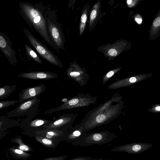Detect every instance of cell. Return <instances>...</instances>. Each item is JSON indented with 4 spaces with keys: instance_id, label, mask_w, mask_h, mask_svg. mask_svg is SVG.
<instances>
[{
    "instance_id": "obj_1",
    "label": "cell",
    "mask_w": 160,
    "mask_h": 160,
    "mask_svg": "<svg viewBox=\"0 0 160 160\" xmlns=\"http://www.w3.org/2000/svg\"><path fill=\"white\" fill-rule=\"evenodd\" d=\"M122 98L118 93H115L105 103L88 112L81 122L85 132L107 124L119 116L123 108Z\"/></svg>"
},
{
    "instance_id": "obj_2",
    "label": "cell",
    "mask_w": 160,
    "mask_h": 160,
    "mask_svg": "<svg viewBox=\"0 0 160 160\" xmlns=\"http://www.w3.org/2000/svg\"><path fill=\"white\" fill-rule=\"evenodd\" d=\"M20 13L30 27L32 26L44 40L57 51L49 34L43 13L38 8L28 2L19 3Z\"/></svg>"
},
{
    "instance_id": "obj_3",
    "label": "cell",
    "mask_w": 160,
    "mask_h": 160,
    "mask_svg": "<svg viewBox=\"0 0 160 160\" xmlns=\"http://www.w3.org/2000/svg\"><path fill=\"white\" fill-rule=\"evenodd\" d=\"M117 137L115 133L108 130L85 133L81 137L72 142L74 146L87 147L93 145H102L113 141Z\"/></svg>"
},
{
    "instance_id": "obj_4",
    "label": "cell",
    "mask_w": 160,
    "mask_h": 160,
    "mask_svg": "<svg viewBox=\"0 0 160 160\" xmlns=\"http://www.w3.org/2000/svg\"><path fill=\"white\" fill-rule=\"evenodd\" d=\"M97 101V96H91L89 93H78L60 106L47 110L44 114H50L60 111L88 106L90 105L95 104Z\"/></svg>"
},
{
    "instance_id": "obj_5",
    "label": "cell",
    "mask_w": 160,
    "mask_h": 160,
    "mask_svg": "<svg viewBox=\"0 0 160 160\" xmlns=\"http://www.w3.org/2000/svg\"><path fill=\"white\" fill-rule=\"evenodd\" d=\"M40 101L39 99L35 98L20 103L14 109L8 112L7 116L10 118L25 116L26 117L21 120V122L31 120L38 113V105Z\"/></svg>"
},
{
    "instance_id": "obj_6",
    "label": "cell",
    "mask_w": 160,
    "mask_h": 160,
    "mask_svg": "<svg viewBox=\"0 0 160 160\" xmlns=\"http://www.w3.org/2000/svg\"><path fill=\"white\" fill-rule=\"evenodd\" d=\"M23 31L30 43L42 58L52 65L63 68L58 57L50 50L35 37L27 28H23Z\"/></svg>"
},
{
    "instance_id": "obj_7",
    "label": "cell",
    "mask_w": 160,
    "mask_h": 160,
    "mask_svg": "<svg viewBox=\"0 0 160 160\" xmlns=\"http://www.w3.org/2000/svg\"><path fill=\"white\" fill-rule=\"evenodd\" d=\"M131 46V43L126 40L121 39L112 44L101 46L98 50L102 52L109 61L117 57L123 51L130 49Z\"/></svg>"
},
{
    "instance_id": "obj_8",
    "label": "cell",
    "mask_w": 160,
    "mask_h": 160,
    "mask_svg": "<svg viewBox=\"0 0 160 160\" xmlns=\"http://www.w3.org/2000/svg\"><path fill=\"white\" fill-rule=\"evenodd\" d=\"M78 115V113H75L59 115L45 125L44 128L48 129L67 131L72 127L74 121Z\"/></svg>"
},
{
    "instance_id": "obj_9",
    "label": "cell",
    "mask_w": 160,
    "mask_h": 160,
    "mask_svg": "<svg viewBox=\"0 0 160 160\" xmlns=\"http://www.w3.org/2000/svg\"><path fill=\"white\" fill-rule=\"evenodd\" d=\"M44 17L49 34L56 46L57 51L60 49L64 50L65 39L60 25L47 17Z\"/></svg>"
},
{
    "instance_id": "obj_10",
    "label": "cell",
    "mask_w": 160,
    "mask_h": 160,
    "mask_svg": "<svg viewBox=\"0 0 160 160\" xmlns=\"http://www.w3.org/2000/svg\"><path fill=\"white\" fill-rule=\"evenodd\" d=\"M66 74L81 86L86 85L89 78V75L85 69L81 68L75 62L70 63L66 70Z\"/></svg>"
},
{
    "instance_id": "obj_11",
    "label": "cell",
    "mask_w": 160,
    "mask_h": 160,
    "mask_svg": "<svg viewBox=\"0 0 160 160\" xmlns=\"http://www.w3.org/2000/svg\"><path fill=\"white\" fill-rule=\"evenodd\" d=\"M151 143L133 142L114 148L110 151L112 152H123L128 153L139 154L150 148Z\"/></svg>"
},
{
    "instance_id": "obj_12",
    "label": "cell",
    "mask_w": 160,
    "mask_h": 160,
    "mask_svg": "<svg viewBox=\"0 0 160 160\" xmlns=\"http://www.w3.org/2000/svg\"><path fill=\"white\" fill-rule=\"evenodd\" d=\"M0 49L10 63L13 66L17 63L15 51L12 46V43L9 38L0 31Z\"/></svg>"
},
{
    "instance_id": "obj_13",
    "label": "cell",
    "mask_w": 160,
    "mask_h": 160,
    "mask_svg": "<svg viewBox=\"0 0 160 160\" xmlns=\"http://www.w3.org/2000/svg\"><path fill=\"white\" fill-rule=\"evenodd\" d=\"M46 88L45 85L40 83L36 86L22 89L18 95L20 103L38 97L43 93Z\"/></svg>"
},
{
    "instance_id": "obj_14",
    "label": "cell",
    "mask_w": 160,
    "mask_h": 160,
    "mask_svg": "<svg viewBox=\"0 0 160 160\" xmlns=\"http://www.w3.org/2000/svg\"><path fill=\"white\" fill-rule=\"evenodd\" d=\"M152 76V73L138 74L126 78L119 79L108 86L109 89H116L137 83Z\"/></svg>"
},
{
    "instance_id": "obj_15",
    "label": "cell",
    "mask_w": 160,
    "mask_h": 160,
    "mask_svg": "<svg viewBox=\"0 0 160 160\" xmlns=\"http://www.w3.org/2000/svg\"><path fill=\"white\" fill-rule=\"evenodd\" d=\"M18 77L32 80H49L58 78V75L49 71H30L21 73Z\"/></svg>"
},
{
    "instance_id": "obj_16",
    "label": "cell",
    "mask_w": 160,
    "mask_h": 160,
    "mask_svg": "<svg viewBox=\"0 0 160 160\" xmlns=\"http://www.w3.org/2000/svg\"><path fill=\"white\" fill-rule=\"evenodd\" d=\"M67 131H63L56 130H50L45 129L37 130L34 132L36 135L45 137L48 139L55 140H65Z\"/></svg>"
},
{
    "instance_id": "obj_17",
    "label": "cell",
    "mask_w": 160,
    "mask_h": 160,
    "mask_svg": "<svg viewBox=\"0 0 160 160\" xmlns=\"http://www.w3.org/2000/svg\"><path fill=\"white\" fill-rule=\"evenodd\" d=\"M52 120L44 118H36L26 122H21L20 125L29 130H33L34 132L45 129L44 126L51 122Z\"/></svg>"
},
{
    "instance_id": "obj_18",
    "label": "cell",
    "mask_w": 160,
    "mask_h": 160,
    "mask_svg": "<svg viewBox=\"0 0 160 160\" xmlns=\"http://www.w3.org/2000/svg\"><path fill=\"white\" fill-rule=\"evenodd\" d=\"M85 133L84 125L80 122L68 131L65 140L69 142H72Z\"/></svg>"
},
{
    "instance_id": "obj_19",
    "label": "cell",
    "mask_w": 160,
    "mask_h": 160,
    "mask_svg": "<svg viewBox=\"0 0 160 160\" xmlns=\"http://www.w3.org/2000/svg\"><path fill=\"white\" fill-rule=\"evenodd\" d=\"M101 1L98 0L92 6L89 21L88 28L89 31H91L94 28L99 19V18L101 15Z\"/></svg>"
},
{
    "instance_id": "obj_20",
    "label": "cell",
    "mask_w": 160,
    "mask_h": 160,
    "mask_svg": "<svg viewBox=\"0 0 160 160\" xmlns=\"http://www.w3.org/2000/svg\"><path fill=\"white\" fill-rule=\"evenodd\" d=\"M149 40L153 41L160 36V9L152 22L149 31Z\"/></svg>"
},
{
    "instance_id": "obj_21",
    "label": "cell",
    "mask_w": 160,
    "mask_h": 160,
    "mask_svg": "<svg viewBox=\"0 0 160 160\" xmlns=\"http://www.w3.org/2000/svg\"><path fill=\"white\" fill-rule=\"evenodd\" d=\"M90 11V6L87 3L83 8L81 17L79 25V32L80 35L82 36L86 27V24L88 16Z\"/></svg>"
},
{
    "instance_id": "obj_22",
    "label": "cell",
    "mask_w": 160,
    "mask_h": 160,
    "mask_svg": "<svg viewBox=\"0 0 160 160\" xmlns=\"http://www.w3.org/2000/svg\"><path fill=\"white\" fill-rule=\"evenodd\" d=\"M35 138L37 141L49 148H55L59 142L58 140L48 139L40 135H36Z\"/></svg>"
},
{
    "instance_id": "obj_23",
    "label": "cell",
    "mask_w": 160,
    "mask_h": 160,
    "mask_svg": "<svg viewBox=\"0 0 160 160\" xmlns=\"http://www.w3.org/2000/svg\"><path fill=\"white\" fill-rule=\"evenodd\" d=\"M16 85L11 86L5 85L0 88V99L6 98L16 89Z\"/></svg>"
},
{
    "instance_id": "obj_24",
    "label": "cell",
    "mask_w": 160,
    "mask_h": 160,
    "mask_svg": "<svg viewBox=\"0 0 160 160\" xmlns=\"http://www.w3.org/2000/svg\"><path fill=\"white\" fill-rule=\"evenodd\" d=\"M9 150L11 154L15 158L26 159L31 156L30 154L17 148H9Z\"/></svg>"
},
{
    "instance_id": "obj_25",
    "label": "cell",
    "mask_w": 160,
    "mask_h": 160,
    "mask_svg": "<svg viewBox=\"0 0 160 160\" xmlns=\"http://www.w3.org/2000/svg\"><path fill=\"white\" fill-rule=\"evenodd\" d=\"M26 52L28 56L31 59L39 64H43V62L36 53L26 44L24 45Z\"/></svg>"
},
{
    "instance_id": "obj_26",
    "label": "cell",
    "mask_w": 160,
    "mask_h": 160,
    "mask_svg": "<svg viewBox=\"0 0 160 160\" xmlns=\"http://www.w3.org/2000/svg\"><path fill=\"white\" fill-rule=\"evenodd\" d=\"M12 141L19 144V146L17 147V149L24 151H30L32 150L29 146L22 141L21 137L20 136H18L13 138L12 139Z\"/></svg>"
},
{
    "instance_id": "obj_27",
    "label": "cell",
    "mask_w": 160,
    "mask_h": 160,
    "mask_svg": "<svg viewBox=\"0 0 160 160\" xmlns=\"http://www.w3.org/2000/svg\"><path fill=\"white\" fill-rule=\"evenodd\" d=\"M122 69V68H118L113 69L109 71L105 74L102 77V84H105L115 73L119 71Z\"/></svg>"
},
{
    "instance_id": "obj_28",
    "label": "cell",
    "mask_w": 160,
    "mask_h": 160,
    "mask_svg": "<svg viewBox=\"0 0 160 160\" xmlns=\"http://www.w3.org/2000/svg\"><path fill=\"white\" fill-rule=\"evenodd\" d=\"M18 102H19V100H6L0 101V110L5 108L14 105Z\"/></svg>"
},
{
    "instance_id": "obj_29",
    "label": "cell",
    "mask_w": 160,
    "mask_h": 160,
    "mask_svg": "<svg viewBox=\"0 0 160 160\" xmlns=\"http://www.w3.org/2000/svg\"><path fill=\"white\" fill-rule=\"evenodd\" d=\"M148 111L151 112H160V104H157L148 109Z\"/></svg>"
},
{
    "instance_id": "obj_30",
    "label": "cell",
    "mask_w": 160,
    "mask_h": 160,
    "mask_svg": "<svg viewBox=\"0 0 160 160\" xmlns=\"http://www.w3.org/2000/svg\"><path fill=\"white\" fill-rule=\"evenodd\" d=\"M140 1L139 0H128L127 3L128 7L131 8L134 7Z\"/></svg>"
},
{
    "instance_id": "obj_31",
    "label": "cell",
    "mask_w": 160,
    "mask_h": 160,
    "mask_svg": "<svg viewBox=\"0 0 160 160\" xmlns=\"http://www.w3.org/2000/svg\"><path fill=\"white\" fill-rule=\"evenodd\" d=\"M67 157V155H62L57 157L47 158L42 160H64Z\"/></svg>"
},
{
    "instance_id": "obj_32",
    "label": "cell",
    "mask_w": 160,
    "mask_h": 160,
    "mask_svg": "<svg viewBox=\"0 0 160 160\" xmlns=\"http://www.w3.org/2000/svg\"><path fill=\"white\" fill-rule=\"evenodd\" d=\"M93 159L92 157L80 156L75 157L69 160H92Z\"/></svg>"
},
{
    "instance_id": "obj_33",
    "label": "cell",
    "mask_w": 160,
    "mask_h": 160,
    "mask_svg": "<svg viewBox=\"0 0 160 160\" xmlns=\"http://www.w3.org/2000/svg\"><path fill=\"white\" fill-rule=\"evenodd\" d=\"M135 21L138 24H141L142 22V18L141 15L139 14L137 15L134 17Z\"/></svg>"
},
{
    "instance_id": "obj_34",
    "label": "cell",
    "mask_w": 160,
    "mask_h": 160,
    "mask_svg": "<svg viewBox=\"0 0 160 160\" xmlns=\"http://www.w3.org/2000/svg\"><path fill=\"white\" fill-rule=\"evenodd\" d=\"M92 160H117L105 159H104L102 158H94Z\"/></svg>"
}]
</instances>
